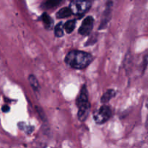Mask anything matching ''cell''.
<instances>
[{
	"instance_id": "6da1fadb",
	"label": "cell",
	"mask_w": 148,
	"mask_h": 148,
	"mask_svg": "<svg viewBox=\"0 0 148 148\" xmlns=\"http://www.w3.org/2000/svg\"><path fill=\"white\" fill-rule=\"evenodd\" d=\"M92 60V57L90 53L81 51H72L65 58L66 63L74 69H84Z\"/></svg>"
},
{
	"instance_id": "7a4b0ae2",
	"label": "cell",
	"mask_w": 148,
	"mask_h": 148,
	"mask_svg": "<svg viewBox=\"0 0 148 148\" xmlns=\"http://www.w3.org/2000/svg\"><path fill=\"white\" fill-rule=\"evenodd\" d=\"M77 105L79 108L78 118L80 121H85L88 117L90 108V104L88 101V90L85 85H84L81 89L80 93L77 100Z\"/></svg>"
},
{
	"instance_id": "3957f363",
	"label": "cell",
	"mask_w": 148,
	"mask_h": 148,
	"mask_svg": "<svg viewBox=\"0 0 148 148\" xmlns=\"http://www.w3.org/2000/svg\"><path fill=\"white\" fill-rule=\"evenodd\" d=\"M90 5V0H73L69 7L73 14H82L89 10Z\"/></svg>"
},
{
	"instance_id": "277c9868",
	"label": "cell",
	"mask_w": 148,
	"mask_h": 148,
	"mask_svg": "<svg viewBox=\"0 0 148 148\" xmlns=\"http://www.w3.org/2000/svg\"><path fill=\"white\" fill-rule=\"evenodd\" d=\"M111 116V111L106 106H101V108L94 114V119L98 124H103L108 121Z\"/></svg>"
},
{
	"instance_id": "5b68a950",
	"label": "cell",
	"mask_w": 148,
	"mask_h": 148,
	"mask_svg": "<svg viewBox=\"0 0 148 148\" xmlns=\"http://www.w3.org/2000/svg\"><path fill=\"white\" fill-rule=\"evenodd\" d=\"M94 23V19L92 17H87L85 20H83L82 23V25L80 26L79 29V34L82 35V36H87V35L90 34L92 30V27H93Z\"/></svg>"
},
{
	"instance_id": "8992f818",
	"label": "cell",
	"mask_w": 148,
	"mask_h": 148,
	"mask_svg": "<svg viewBox=\"0 0 148 148\" xmlns=\"http://www.w3.org/2000/svg\"><path fill=\"white\" fill-rule=\"evenodd\" d=\"M72 13V10L70 7H64V8L61 9L57 13H56V17L57 18H65V17H68L71 15Z\"/></svg>"
},
{
	"instance_id": "52a82bcc",
	"label": "cell",
	"mask_w": 148,
	"mask_h": 148,
	"mask_svg": "<svg viewBox=\"0 0 148 148\" xmlns=\"http://www.w3.org/2000/svg\"><path fill=\"white\" fill-rule=\"evenodd\" d=\"M114 95H115V91L114 90H108L103 95L102 98H101V102L103 103L108 102Z\"/></svg>"
},
{
	"instance_id": "ba28073f",
	"label": "cell",
	"mask_w": 148,
	"mask_h": 148,
	"mask_svg": "<svg viewBox=\"0 0 148 148\" xmlns=\"http://www.w3.org/2000/svg\"><path fill=\"white\" fill-rule=\"evenodd\" d=\"M42 20L43 22V24H44L45 27L46 28H51L52 27V25H53V20L49 16V14L47 13L44 12L42 14Z\"/></svg>"
},
{
	"instance_id": "9c48e42d",
	"label": "cell",
	"mask_w": 148,
	"mask_h": 148,
	"mask_svg": "<svg viewBox=\"0 0 148 148\" xmlns=\"http://www.w3.org/2000/svg\"><path fill=\"white\" fill-rule=\"evenodd\" d=\"M75 25H76V21H75V20H72L66 22V23L64 25V30H66V33H70L74 30Z\"/></svg>"
},
{
	"instance_id": "30bf717a",
	"label": "cell",
	"mask_w": 148,
	"mask_h": 148,
	"mask_svg": "<svg viewBox=\"0 0 148 148\" xmlns=\"http://www.w3.org/2000/svg\"><path fill=\"white\" fill-rule=\"evenodd\" d=\"M28 80H29V82H30V85H31V87L33 88V89L36 91L38 90L39 87L40 86H39L38 81V79H36V77L33 75H29Z\"/></svg>"
},
{
	"instance_id": "8fae6325",
	"label": "cell",
	"mask_w": 148,
	"mask_h": 148,
	"mask_svg": "<svg viewBox=\"0 0 148 148\" xmlns=\"http://www.w3.org/2000/svg\"><path fill=\"white\" fill-rule=\"evenodd\" d=\"M62 0H46L43 4V7L46 9L53 8L59 4Z\"/></svg>"
},
{
	"instance_id": "7c38bea8",
	"label": "cell",
	"mask_w": 148,
	"mask_h": 148,
	"mask_svg": "<svg viewBox=\"0 0 148 148\" xmlns=\"http://www.w3.org/2000/svg\"><path fill=\"white\" fill-rule=\"evenodd\" d=\"M64 25L62 23H59L54 28L55 36L57 37H62L64 36Z\"/></svg>"
},
{
	"instance_id": "4fadbf2b",
	"label": "cell",
	"mask_w": 148,
	"mask_h": 148,
	"mask_svg": "<svg viewBox=\"0 0 148 148\" xmlns=\"http://www.w3.org/2000/svg\"><path fill=\"white\" fill-rule=\"evenodd\" d=\"M1 110H2L3 112L7 113L10 111V107H9L7 105H4V106H3L2 108H1Z\"/></svg>"
}]
</instances>
